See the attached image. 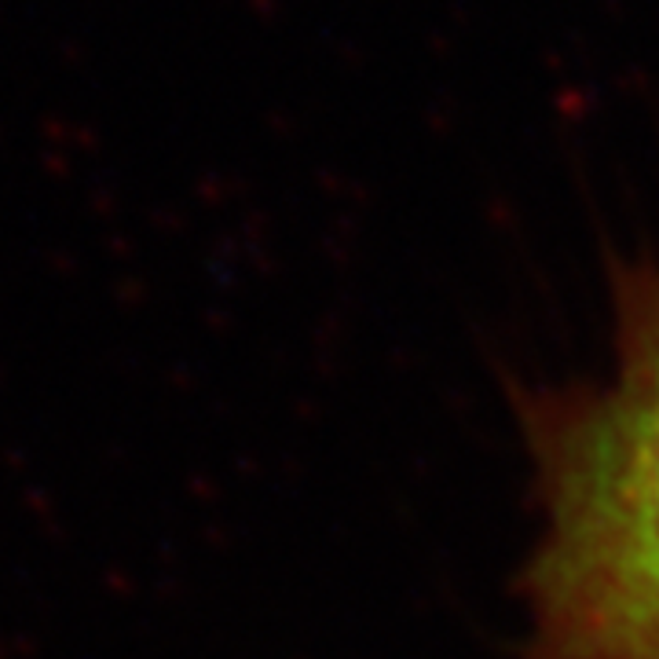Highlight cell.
I'll return each instance as SVG.
<instances>
[{
    "label": "cell",
    "mask_w": 659,
    "mask_h": 659,
    "mask_svg": "<svg viewBox=\"0 0 659 659\" xmlns=\"http://www.w3.org/2000/svg\"><path fill=\"white\" fill-rule=\"evenodd\" d=\"M608 289V374L513 393L538 502L527 659H659V253Z\"/></svg>",
    "instance_id": "6da1fadb"
}]
</instances>
